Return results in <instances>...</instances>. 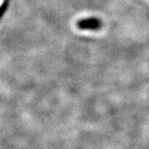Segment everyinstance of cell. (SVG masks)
<instances>
[{
  "mask_svg": "<svg viewBox=\"0 0 149 149\" xmlns=\"http://www.w3.org/2000/svg\"><path fill=\"white\" fill-rule=\"evenodd\" d=\"M77 27L82 30H99L102 27V21L96 17L82 19L77 22Z\"/></svg>",
  "mask_w": 149,
  "mask_h": 149,
  "instance_id": "1",
  "label": "cell"
},
{
  "mask_svg": "<svg viewBox=\"0 0 149 149\" xmlns=\"http://www.w3.org/2000/svg\"><path fill=\"white\" fill-rule=\"evenodd\" d=\"M2 3H3V0H0V7L2 5Z\"/></svg>",
  "mask_w": 149,
  "mask_h": 149,
  "instance_id": "2",
  "label": "cell"
}]
</instances>
